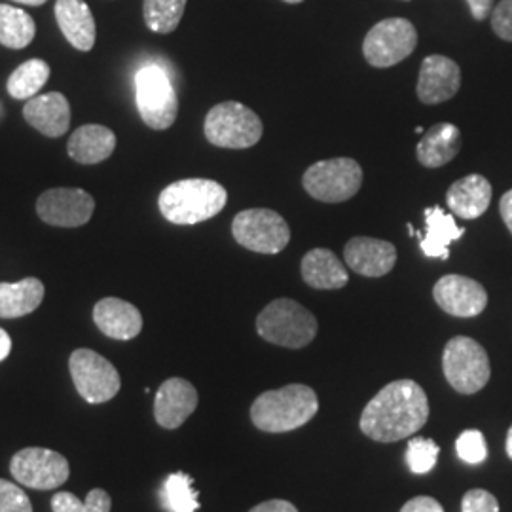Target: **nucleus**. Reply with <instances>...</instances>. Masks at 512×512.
Masks as SVG:
<instances>
[{"instance_id": "nucleus-1", "label": "nucleus", "mask_w": 512, "mask_h": 512, "mask_svg": "<svg viewBox=\"0 0 512 512\" xmlns=\"http://www.w3.org/2000/svg\"><path fill=\"white\" fill-rule=\"evenodd\" d=\"M429 418L427 393L414 380H397L385 385L366 404L361 431L376 442H397L418 433Z\"/></svg>"}, {"instance_id": "nucleus-2", "label": "nucleus", "mask_w": 512, "mask_h": 512, "mask_svg": "<svg viewBox=\"0 0 512 512\" xmlns=\"http://www.w3.org/2000/svg\"><path fill=\"white\" fill-rule=\"evenodd\" d=\"M319 399L308 385L291 384L256 397L251 420L264 433H289L317 414Z\"/></svg>"}, {"instance_id": "nucleus-3", "label": "nucleus", "mask_w": 512, "mask_h": 512, "mask_svg": "<svg viewBox=\"0 0 512 512\" xmlns=\"http://www.w3.org/2000/svg\"><path fill=\"white\" fill-rule=\"evenodd\" d=\"M228 192L211 179H183L165 186L158 198L160 213L173 224H200L226 207Z\"/></svg>"}, {"instance_id": "nucleus-4", "label": "nucleus", "mask_w": 512, "mask_h": 512, "mask_svg": "<svg viewBox=\"0 0 512 512\" xmlns=\"http://www.w3.org/2000/svg\"><path fill=\"white\" fill-rule=\"evenodd\" d=\"M317 319L291 298H277L256 317V332L266 342L281 348H306L317 336Z\"/></svg>"}, {"instance_id": "nucleus-5", "label": "nucleus", "mask_w": 512, "mask_h": 512, "mask_svg": "<svg viewBox=\"0 0 512 512\" xmlns=\"http://www.w3.org/2000/svg\"><path fill=\"white\" fill-rule=\"evenodd\" d=\"M203 131L215 147L243 150L255 147L262 139L264 126L255 110L238 101H224L207 112Z\"/></svg>"}, {"instance_id": "nucleus-6", "label": "nucleus", "mask_w": 512, "mask_h": 512, "mask_svg": "<svg viewBox=\"0 0 512 512\" xmlns=\"http://www.w3.org/2000/svg\"><path fill=\"white\" fill-rule=\"evenodd\" d=\"M135 101L148 128L169 129L179 114V99L169 74L158 65H145L135 74Z\"/></svg>"}, {"instance_id": "nucleus-7", "label": "nucleus", "mask_w": 512, "mask_h": 512, "mask_svg": "<svg viewBox=\"0 0 512 512\" xmlns=\"http://www.w3.org/2000/svg\"><path fill=\"white\" fill-rule=\"evenodd\" d=\"M442 370L448 384L461 395H475L486 387L492 376L486 349L467 336H456L446 344L442 353Z\"/></svg>"}, {"instance_id": "nucleus-8", "label": "nucleus", "mask_w": 512, "mask_h": 512, "mask_svg": "<svg viewBox=\"0 0 512 512\" xmlns=\"http://www.w3.org/2000/svg\"><path fill=\"white\" fill-rule=\"evenodd\" d=\"M302 184L317 202H348L363 186V169L351 158L323 160L306 169Z\"/></svg>"}, {"instance_id": "nucleus-9", "label": "nucleus", "mask_w": 512, "mask_h": 512, "mask_svg": "<svg viewBox=\"0 0 512 512\" xmlns=\"http://www.w3.org/2000/svg\"><path fill=\"white\" fill-rule=\"evenodd\" d=\"M232 236L241 247L260 253L277 255L291 241V228L287 220L272 209H245L234 217Z\"/></svg>"}, {"instance_id": "nucleus-10", "label": "nucleus", "mask_w": 512, "mask_h": 512, "mask_svg": "<svg viewBox=\"0 0 512 512\" xmlns=\"http://www.w3.org/2000/svg\"><path fill=\"white\" fill-rule=\"evenodd\" d=\"M74 387L90 404L109 403L122 387L116 366L92 349H76L69 359Z\"/></svg>"}, {"instance_id": "nucleus-11", "label": "nucleus", "mask_w": 512, "mask_h": 512, "mask_svg": "<svg viewBox=\"0 0 512 512\" xmlns=\"http://www.w3.org/2000/svg\"><path fill=\"white\" fill-rule=\"evenodd\" d=\"M418 46L416 27L404 18L376 23L363 42L365 59L376 69H387L404 61Z\"/></svg>"}, {"instance_id": "nucleus-12", "label": "nucleus", "mask_w": 512, "mask_h": 512, "mask_svg": "<svg viewBox=\"0 0 512 512\" xmlns=\"http://www.w3.org/2000/svg\"><path fill=\"white\" fill-rule=\"evenodd\" d=\"M10 473L21 486L33 490H55L63 486L71 467L65 456L48 448H23L12 458Z\"/></svg>"}, {"instance_id": "nucleus-13", "label": "nucleus", "mask_w": 512, "mask_h": 512, "mask_svg": "<svg viewBox=\"0 0 512 512\" xmlns=\"http://www.w3.org/2000/svg\"><path fill=\"white\" fill-rule=\"evenodd\" d=\"M95 211L92 196L82 188H52L40 194L37 215L50 226L78 228L88 224Z\"/></svg>"}, {"instance_id": "nucleus-14", "label": "nucleus", "mask_w": 512, "mask_h": 512, "mask_svg": "<svg viewBox=\"0 0 512 512\" xmlns=\"http://www.w3.org/2000/svg\"><path fill=\"white\" fill-rule=\"evenodd\" d=\"M439 308L454 317H476L488 306L486 289L465 275H444L433 289Z\"/></svg>"}, {"instance_id": "nucleus-15", "label": "nucleus", "mask_w": 512, "mask_h": 512, "mask_svg": "<svg viewBox=\"0 0 512 512\" xmlns=\"http://www.w3.org/2000/svg\"><path fill=\"white\" fill-rule=\"evenodd\" d=\"M461 86V69L446 55H429L423 59L418 78V97L423 105H440L450 101Z\"/></svg>"}, {"instance_id": "nucleus-16", "label": "nucleus", "mask_w": 512, "mask_h": 512, "mask_svg": "<svg viewBox=\"0 0 512 512\" xmlns=\"http://www.w3.org/2000/svg\"><path fill=\"white\" fill-rule=\"evenodd\" d=\"M198 408V391L184 378H169L154 399V418L164 429H177Z\"/></svg>"}, {"instance_id": "nucleus-17", "label": "nucleus", "mask_w": 512, "mask_h": 512, "mask_svg": "<svg viewBox=\"0 0 512 512\" xmlns=\"http://www.w3.org/2000/svg\"><path fill=\"white\" fill-rule=\"evenodd\" d=\"M344 258L355 274L365 277H384L397 264V249L393 243L384 239L359 238L349 239L344 249Z\"/></svg>"}, {"instance_id": "nucleus-18", "label": "nucleus", "mask_w": 512, "mask_h": 512, "mask_svg": "<svg viewBox=\"0 0 512 512\" xmlns=\"http://www.w3.org/2000/svg\"><path fill=\"white\" fill-rule=\"evenodd\" d=\"M23 118L42 135L57 139L71 128V105L63 93H44L25 103Z\"/></svg>"}, {"instance_id": "nucleus-19", "label": "nucleus", "mask_w": 512, "mask_h": 512, "mask_svg": "<svg viewBox=\"0 0 512 512\" xmlns=\"http://www.w3.org/2000/svg\"><path fill=\"white\" fill-rule=\"evenodd\" d=\"M93 321L97 329L112 340L128 342L141 334L143 315L133 304L122 298H103L93 308Z\"/></svg>"}, {"instance_id": "nucleus-20", "label": "nucleus", "mask_w": 512, "mask_h": 512, "mask_svg": "<svg viewBox=\"0 0 512 512\" xmlns=\"http://www.w3.org/2000/svg\"><path fill=\"white\" fill-rule=\"evenodd\" d=\"M492 203V184L478 175L471 173L452 184L446 192V205L459 219L473 220L482 217Z\"/></svg>"}, {"instance_id": "nucleus-21", "label": "nucleus", "mask_w": 512, "mask_h": 512, "mask_svg": "<svg viewBox=\"0 0 512 512\" xmlns=\"http://www.w3.org/2000/svg\"><path fill=\"white\" fill-rule=\"evenodd\" d=\"M57 25L67 42L78 52H90L95 46V19L84 0H57L55 2Z\"/></svg>"}, {"instance_id": "nucleus-22", "label": "nucleus", "mask_w": 512, "mask_h": 512, "mask_svg": "<svg viewBox=\"0 0 512 512\" xmlns=\"http://www.w3.org/2000/svg\"><path fill=\"white\" fill-rule=\"evenodd\" d=\"M116 148L114 131L99 124L74 129L67 152L76 164L95 165L109 160Z\"/></svg>"}, {"instance_id": "nucleus-23", "label": "nucleus", "mask_w": 512, "mask_h": 512, "mask_svg": "<svg viewBox=\"0 0 512 512\" xmlns=\"http://www.w3.org/2000/svg\"><path fill=\"white\" fill-rule=\"evenodd\" d=\"M302 279L319 291H336L346 287L348 270L329 249H313L302 258Z\"/></svg>"}, {"instance_id": "nucleus-24", "label": "nucleus", "mask_w": 512, "mask_h": 512, "mask_svg": "<svg viewBox=\"0 0 512 512\" xmlns=\"http://www.w3.org/2000/svg\"><path fill=\"white\" fill-rule=\"evenodd\" d=\"M461 150V133L454 124L442 122L427 129L421 137L416 154L421 165L429 169H437L450 164Z\"/></svg>"}, {"instance_id": "nucleus-25", "label": "nucleus", "mask_w": 512, "mask_h": 512, "mask_svg": "<svg viewBox=\"0 0 512 512\" xmlns=\"http://www.w3.org/2000/svg\"><path fill=\"white\" fill-rule=\"evenodd\" d=\"M465 234V228H459L452 215L444 213L440 207L425 209V232L420 236L421 251L429 258L450 256V243L458 241Z\"/></svg>"}, {"instance_id": "nucleus-26", "label": "nucleus", "mask_w": 512, "mask_h": 512, "mask_svg": "<svg viewBox=\"0 0 512 512\" xmlns=\"http://www.w3.org/2000/svg\"><path fill=\"white\" fill-rule=\"evenodd\" d=\"M44 294V283L37 277L0 283V319H18L33 313L42 304Z\"/></svg>"}, {"instance_id": "nucleus-27", "label": "nucleus", "mask_w": 512, "mask_h": 512, "mask_svg": "<svg viewBox=\"0 0 512 512\" xmlns=\"http://www.w3.org/2000/svg\"><path fill=\"white\" fill-rule=\"evenodd\" d=\"M37 35L35 19L25 10L0 4V44L10 50L27 48Z\"/></svg>"}, {"instance_id": "nucleus-28", "label": "nucleus", "mask_w": 512, "mask_h": 512, "mask_svg": "<svg viewBox=\"0 0 512 512\" xmlns=\"http://www.w3.org/2000/svg\"><path fill=\"white\" fill-rule=\"evenodd\" d=\"M50 78V65L42 59H29L21 63L8 78V93L14 99H33L48 82Z\"/></svg>"}, {"instance_id": "nucleus-29", "label": "nucleus", "mask_w": 512, "mask_h": 512, "mask_svg": "<svg viewBox=\"0 0 512 512\" xmlns=\"http://www.w3.org/2000/svg\"><path fill=\"white\" fill-rule=\"evenodd\" d=\"M162 503L169 512H196L200 509L198 490H194L192 476L183 471L165 478Z\"/></svg>"}, {"instance_id": "nucleus-30", "label": "nucleus", "mask_w": 512, "mask_h": 512, "mask_svg": "<svg viewBox=\"0 0 512 512\" xmlns=\"http://www.w3.org/2000/svg\"><path fill=\"white\" fill-rule=\"evenodd\" d=\"M186 0H145L143 16L148 29L167 35L173 33L184 16Z\"/></svg>"}, {"instance_id": "nucleus-31", "label": "nucleus", "mask_w": 512, "mask_h": 512, "mask_svg": "<svg viewBox=\"0 0 512 512\" xmlns=\"http://www.w3.org/2000/svg\"><path fill=\"white\" fill-rule=\"evenodd\" d=\"M110 507V495L101 488H93L84 501L69 492H59L52 497L54 512H110Z\"/></svg>"}, {"instance_id": "nucleus-32", "label": "nucleus", "mask_w": 512, "mask_h": 512, "mask_svg": "<svg viewBox=\"0 0 512 512\" xmlns=\"http://www.w3.org/2000/svg\"><path fill=\"white\" fill-rule=\"evenodd\" d=\"M439 444L433 439L408 440V452H406V463L412 473L416 475H427L435 469L439 459Z\"/></svg>"}, {"instance_id": "nucleus-33", "label": "nucleus", "mask_w": 512, "mask_h": 512, "mask_svg": "<svg viewBox=\"0 0 512 512\" xmlns=\"http://www.w3.org/2000/svg\"><path fill=\"white\" fill-rule=\"evenodd\" d=\"M456 450L458 458L467 463V465H480L488 458V446L484 435L476 429L463 431L456 440Z\"/></svg>"}, {"instance_id": "nucleus-34", "label": "nucleus", "mask_w": 512, "mask_h": 512, "mask_svg": "<svg viewBox=\"0 0 512 512\" xmlns=\"http://www.w3.org/2000/svg\"><path fill=\"white\" fill-rule=\"evenodd\" d=\"M0 512H33L31 499L18 484L0 478Z\"/></svg>"}, {"instance_id": "nucleus-35", "label": "nucleus", "mask_w": 512, "mask_h": 512, "mask_svg": "<svg viewBox=\"0 0 512 512\" xmlns=\"http://www.w3.org/2000/svg\"><path fill=\"white\" fill-rule=\"evenodd\" d=\"M461 512H499V503L486 490H469L461 499Z\"/></svg>"}, {"instance_id": "nucleus-36", "label": "nucleus", "mask_w": 512, "mask_h": 512, "mask_svg": "<svg viewBox=\"0 0 512 512\" xmlns=\"http://www.w3.org/2000/svg\"><path fill=\"white\" fill-rule=\"evenodd\" d=\"M492 27L495 35L512 42V0H501L492 12Z\"/></svg>"}, {"instance_id": "nucleus-37", "label": "nucleus", "mask_w": 512, "mask_h": 512, "mask_svg": "<svg viewBox=\"0 0 512 512\" xmlns=\"http://www.w3.org/2000/svg\"><path fill=\"white\" fill-rule=\"evenodd\" d=\"M401 512H444V509L437 499H433L429 495H420V497L410 499Z\"/></svg>"}, {"instance_id": "nucleus-38", "label": "nucleus", "mask_w": 512, "mask_h": 512, "mask_svg": "<svg viewBox=\"0 0 512 512\" xmlns=\"http://www.w3.org/2000/svg\"><path fill=\"white\" fill-rule=\"evenodd\" d=\"M249 512H298V509L294 507L291 501H285V499H270V501H264L260 505H256Z\"/></svg>"}, {"instance_id": "nucleus-39", "label": "nucleus", "mask_w": 512, "mask_h": 512, "mask_svg": "<svg viewBox=\"0 0 512 512\" xmlns=\"http://www.w3.org/2000/svg\"><path fill=\"white\" fill-rule=\"evenodd\" d=\"M467 2H469L473 18L478 19V21L488 18V14L494 8V0H467Z\"/></svg>"}, {"instance_id": "nucleus-40", "label": "nucleus", "mask_w": 512, "mask_h": 512, "mask_svg": "<svg viewBox=\"0 0 512 512\" xmlns=\"http://www.w3.org/2000/svg\"><path fill=\"white\" fill-rule=\"evenodd\" d=\"M499 213H501V217L505 220V224H507V228H509V232L512 234V188L501 198Z\"/></svg>"}, {"instance_id": "nucleus-41", "label": "nucleus", "mask_w": 512, "mask_h": 512, "mask_svg": "<svg viewBox=\"0 0 512 512\" xmlns=\"http://www.w3.org/2000/svg\"><path fill=\"white\" fill-rule=\"evenodd\" d=\"M12 351V338L4 329H0V363L10 355Z\"/></svg>"}, {"instance_id": "nucleus-42", "label": "nucleus", "mask_w": 512, "mask_h": 512, "mask_svg": "<svg viewBox=\"0 0 512 512\" xmlns=\"http://www.w3.org/2000/svg\"><path fill=\"white\" fill-rule=\"evenodd\" d=\"M12 2L25 4V6H42V4H44V2H48V0H12Z\"/></svg>"}, {"instance_id": "nucleus-43", "label": "nucleus", "mask_w": 512, "mask_h": 512, "mask_svg": "<svg viewBox=\"0 0 512 512\" xmlns=\"http://www.w3.org/2000/svg\"><path fill=\"white\" fill-rule=\"evenodd\" d=\"M505 448H507V456L512 459V425L507 433V442H505Z\"/></svg>"}, {"instance_id": "nucleus-44", "label": "nucleus", "mask_w": 512, "mask_h": 512, "mask_svg": "<svg viewBox=\"0 0 512 512\" xmlns=\"http://www.w3.org/2000/svg\"><path fill=\"white\" fill-rule=\"evenodd\" d=\"M285 2H289V4H298V2H304V0H285Z\"/></svg>"}, {"instance_id": "nucleus-45", "label": "nucleus", "mask_w": 512, "mask_h": 512, "mask_svg": "<svg viewBox=\"0 0 512 512\" xmlns=\"http://www.w3.org/2000/svg\"><path fill=\"white\" fill-rule=\"evenodd\" d=\"M416 133H418V135H423L425 131H423V128H421V126H418V128H416Z\"/></svg>"}]
</instances>
